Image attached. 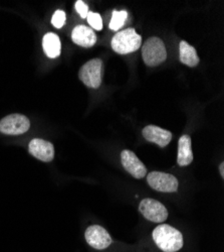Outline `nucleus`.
<instances>
[{
    "label": "nucleus",
    "mask_w": 224,
    "mask_h": 252,
    "mask_svg": "<svg viewBox=\"0 0 224 252\" xmlns=\"http://www.w3.org/2000/svg\"><path fill=\"white\" fill-rule=\"evenodd\" d=\"M147 141L156 143L160 148H165L172 140V132L158 127L156 125H148L142 131Z\"/></svg>",
    "instance_id": "9b49d317"
},
{
    "label": "nucleus",
    "mask_w": 224,
    "mask_h": 252,
    "mask_svg": "<svg viewBox=\"0 0 224 252\" xmlns=\"http://www.w3.org/2000/svg\"><path fill=\"white\" fill-rule=\"evenodd\" d=\"M121 161L124 169L135 179H143L147 174V167L131 151L125 150L121 154Z\"/></svg>",
    "instance_id": "1a4fd4ad"
},
{
    "label": "nucleus",
    "mask_w": 224,
    "mask_h": 252,
    "mask_svg": "<svg viewBox=\"0 0 224 252\" xmlns=\"http://www.w3.org/2000/svg\"><path fill=\"white\" fill-rule=\"evenodd\" d=\"M142 57L149 67H157L167 59V51L163 40L157 36L149 37L142 49Z\"/></svg>",
    "instance_id": "7ed1b4c3"
},
{
    "label": "nucleus",
    "mask_w": 224,
    "mask_h": 252,
    "mask_svg": "<svg viewBox=\"0 0 224 252\" xmlns=\"http://www.w3.org/2000/svg\"><path fill=\"white\" fill-rule=\"evenodd\" d=\"M75 10L81 16V18H87L90 11H89L88 5L84 1H80V0H78V1L75 2Z\"/></svg>",
    "instance_id": "6ab92c4d"
},
{
    "label": "nucleus",
    "mask_w": 224,
    "mask_h": 252,
    "mask_svg": "<svg viewBox=\"0 0 224 252\" xmlns=\"http://www.w3.org/2000/svg\"><path fill=\"white\" fill-rule=\"evenodd\" d=\"M142 44V36L134 29H127L117 32L112 38V49L120 55L136 52Z\"/></svg>",
    "instance_id": "f03ea898"
},
{
    "label": "nucleus",
    "mask_w": 224,
    "mask_h": 252,
    "mask_svg": "<svg viewBox=\"0 0 224 252\" xmlns=\"http://www.w3.org/2000/svg\"><path fill=\"white\" fill-rule=\"evenodd\" d=\"M152 237L159 249L164 252H177L183 247V235L180 231L168 224L157 226Z\"/></svg>",
    "instance_id": "f257e3e1"
},
{
    "label": "nucleus",
    "mask_w": 224,
    "mask_h": 252,
    "mask_svg": "<svg viewBox=\"0 0 224 252\" xmlns=\"http://www.w3.org/2000/svg\"><path fill=\"white\" fill-rule=\"evenodd\" d=\"M28 152L32 157L45 162H50L54 158V148L52 143L44 139H32L28 144Z\"/></svg>",
    "instance_id": "9d476101"
},
{
    "label": "nucleus",
    "mask_w": 224,
    "mask_h": 252,
    "mask_svg": "<svg viewBox=\"0 0 224 252\" xmlns=\"http://www.w3.org/2000/svg\"><path fill=\"white\" fill-rule=\"evenodd\" d=\"M103 76V61L93 59L80 68L78 78L85 85L92 89H98L101 84Z\"/></svg>",
    "instance_id": "20e7f679"
},
{
    "label": "nucleus",
    "mask_w": 224,
    "mask_h": 252,
    "mask_svg": "<svg viewBox=\"0 0 224 252\" xmlns=\"http://www.w3.org/2000/svg\"><path fill=\"white\" fill-rule=\"evenodd\" d=\"M194 159L191 146V138L189 135L184 134L179 138L178 142V154H177V163L180 166H187Z\"/></svg>",
    "instance_id": "ddd939ff"
},
{
    "label": "nucleus",
    "mask_w": 224,
    "mask_h": 252,
    "mask_svg": "<svg viewBox=\"0 0 224 252\" xmlns=\"http://www.w3.org/2000/svg\"><path fill=\"white\" fill-rule=\"evenodd\" d=\"M139 211L147 220L154 223H163L168 218V210L157 200L146 198L139 204Z\"/></svg>",
    "instance_id": "39448f33"
},
{
    "label": "nucleus",
    "mask_w": 224,
    "mask_h": 252,
    "mask_svg": "<svg viewBox=\"0 0 224 252\" xmlns=\"http://www.w3.org/2000/svg\"><path fill=\"white\" fill-rule=\"evenodd\" d=\"M179 59L182 64L188 67H196L200 62V59L194 47L190 46L185 40L180 41Z\"/></svg>",
    "instance_id": "4468645a"
},
{
    "label": "nucleus",
    "mask_w": 224,
    "mask_h": 252,
    "mask_svg": "<svg viewBox=\"0 0 224 252\" xmlns=\"http://www.w3.org/2000/svg\"><path fill=\"white\" fill-rule=\"evenodd\" d=\"M147 182L155 191L162 193H174L179 187V182L173 175L162 172L149 173Z\"/></svg>",
    "instance_id": "0eeeda50"
},
{
    "label": "nucleus",
    "mask_w": 224,
    "mask_h": 252,
    "mask_svg": "<svg viewBox=\"0 0 224 252\" xmlns=\"http://www.w3.org/2000/svg\"><path fill=\"white\" fill-rule=\"evenodd\" d=\"M66 12L63 10H56L51 18V24L56 29H62L66 24Z\"/></svg>",
    "instance_id": "a211bd4d"
},
{
    "label": "nucleus",
    "mask_w": 224,
    "mask_h": 252,
    "mask_svg": "<svg viewBox=\"0 0 224 252\" xmlns=\"http://www.w3.org/2000/svg\"><path fill=\"white\" fill-rule=\"evenodd\" d=\"M219 172H220L221 177L223 178V177H224V163H223V162H221V163L219 164Z\"/></svg>",
    "instance_id": "aec40b11"
},
{
    "label": "nucleus",
    "mask_w": 224,
    "mask_h": 252,
    "mask_svg": "<svg viewBox=\"0 0 224 252\" xmlns=\"http://www.w3.org/2000/svg\"><path fill=\"white\" fill-rule=\"evenodd\" d=\"M128 17V13L125 10H114L112 19L110 22V29L112 31H119L122 27L125 25L126 19Z\"/></svg>",
    "instance_id": "dca6fc26"
},
{
    "label": "nucleus",
    "mask_w": 224,
    "mask_h": 252,
    "mask_svg": "<svg viewBox=\"0 0 224 252\" xmlns=\"http://www.w3.org/2000/svg\"><path fill=\"white\" fill-rule=\"evenodd\" d=\"M72 39L77 46L92 48L96 44L97 35L93 29L86 26H77L72 32Z\"/></svg>",
    "instance_id": "f8f14e48"
},
{
    "label": "nucleus",
    "mask_w": 224,
    "mask_h": 252,
    "mask_svg": "<svg viewBox=\"0 0 224 252\" xmlns=\"http://www.w3.org/2000/svg\"><path fill=\"white\" fill-rule=\"evenodd\" d=\"M87 243L98 250L108 248L112 243V238L108 231L100 225H92L88 227L85 232Z\"/></svg>",
    "instance_id": "6e6552de"
},
{
    "label": "nucleus",
    "mask_w": 224,
    "mask_h": 252,
    "mask_svg": "<svg viewBox=\"0 0 224 252\" xmlns=\"http://www.w3.org/2000/svg\"><path fill=\"white\" fill-rule=\"evenodd\" d=\"M43 48L49 58H57L60 55V50H62V44H60L59 37L53 32L47 33L43 39Z\"/></svg>",
    "instance_id": "2eb2a0df"
},
{
    "label": "nucleus",
    "mask_w": 224,
    "mask_h": 252,
    "mask_svg": "<svg viewBox=\"0 0 224 252\" xmlns=\"http://www.w3.org/2000/svg\"><path fill=\"white\" fill-rule=\"evenodd\" d=\"M88 23L90 26L97 30V31H101L103 30V19H101L100 15L97 12H89L88 16Z\"/></svg>",
    "instance_id": "f3484780"
},
{
    "label": "nucleus",
    "mask_w": 224,
    "mask_h": 252,
    "mask_svg": "<svg viewBox=\"0 0 224 252\" xmlns=\"http://www.w3.org/2000/svg\"><path fill=\"white\" fill-rule=\"evenodd\" d=\"M29 127V119L23 114H10L0 121V131L7 135L24 134Z\"/></svg>",
    "instance_id": "423d86ee"
}]
</instances>
